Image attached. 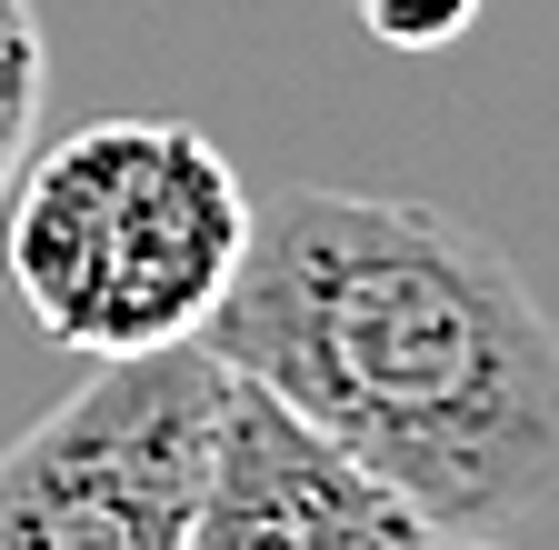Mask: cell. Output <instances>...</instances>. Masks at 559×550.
I'll return each mask as SVG.
<instances>
[{
    "label": "cell",
    "mask_w": 559,
    "mask_h": 550,
    "mask_svg": "<svg viewBox=\"0 0 559 550\" xmlns=\"http://www.w3.org/2000/svg\"><path fill=\"white\" fill-rule=\"evenodd\" d=\"M419 540H430V520L390 480H370L349 450H330L270 390L230 381L180 550H419Z\"/></svg>",
    "instance_id": "obj_4"
},
{
    "label": "cell",
    "mask_w": 559,
    "mask_h": 550,
    "mask_svg": "<svg viewBox=\"0 0 559 550\" xmlns=\"http://www.w3.org/2000/svg\"><path fill=\"white\" fill-rule=\"evenodd\" d=\"M200 340L430 530H510L559 501V320L500 241L430 200H260Z\"/></svg>",
    "instance_id": "obj_1"
},
{
    "label": "cell",
    "mask_w": 559,
    "mask_h": 550,
    "mask_svg": "<svg viewBox=\"0 0 559 550\" xmlns=\"http://www.w3.org/2000/svg\"><path fill=\"white\" fill-rule=\"evenodd\" d=\"M250 231V190L190 120H91L0 180V270L81 361L210 320Z\"/></svg>",
    "instance_id": "obj_2"
},
{
    "label": "cell",
    "mask_w": 559,
    "mask_h": 550,
    "mask_svg": "<svg viewBox=\"0 0 559 550\" xmlns=\"http://www.w3.org/2000/svg\"><path fill=\"white\" fill-rule=\"evenodd\" d=\"M349 11H360V31L390 40V50H450L479 21V0H349Z\"/></svg>",
    "instance_id": "obj_6"
},
{
    "label": "cell",
    "mask_w": 559,
    "mask_h": 550,
    "mask_svg": "<svg viewBox=\"0 0 559 550\" xmlns=\"http://www.w3.org/2000/svg\"><path fill=\"white\" fill-rule=\"evenodd\" d=\"M419 550H510V530H430Z\"/></svg>",
    "instance_id": "obj_7"
},
{
    "label": "cell",
    "mask_w": 559,
    "mask_h": 550,
    "mask_svg": "<svg viewBox=\"0 0 559 550\" xmlns=\"http://www.w3.org/2000/svg\"><path fill=\"white\" fill-rule=\"evenodd\" d=\"M230 371L210 340L110 351L0 450V550H180Z\"/></svg>",
    "instance_id": "obj_3"
},
{
    "label": "cell",
    "mask_w": 559,
    "mask_h": 550,
    "mask_svg": "<svg viewBox=\"0 0 559 550\" xmlns=\"http://www.w3.org/2000/svg\"><path fill=\"white\" fill-rule=\"evenodd\" d=\"M40 81H50V50H40V11L31 0H0V180L21 171L31 151V120H40Z\"/></svg>",
    "instance_id": "obj_5"
}]
</instances>
